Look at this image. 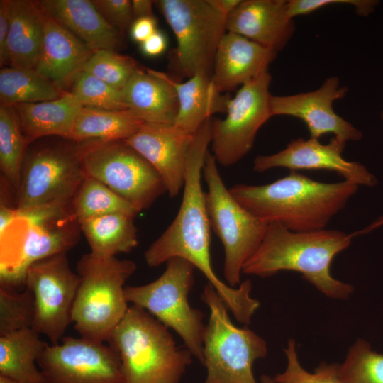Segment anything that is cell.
Segmentation results:
<instances>
[{"label": "cell", "mask_w": 383, "mask_h": 383, "mask_svg": "<svg viewBox=\"0 0 383 383\" xmlns=\"http://www.w3.org/2000/svg\"><path fill=\"white\" fill-rule=\"evenodd\" d=\"M39 333L33 328L0 335V375L23 383H41L37 365L45 348Z\"/></svg>", "instance_id": "cell-27"}, {"label": "cell", "mask_w": 383, "mask_h": 383, "mask_svg": "<svg viewBox=\"0 0 383 383\" xmlns=\"http://www.w3.org/2000/svg\"><path fill=\"white\" fill-rule=\"evenodd\" d=\"M194 134L174 124L143 123L125 141L160 174L167 192L176 197L184 187L188 155Z\"/></svg>", "instance_id": "cell-18"}, {"label": "cell", "mask_w": 383, "mask_h": 383, "mask_svg": "<svg viewBox=\"0 0 383 383\" xmlns=\"http://www.w3.org/2000/svg\"><path fill=\"white\" fill-rule=\"evenodd\" d=\"M195 267L189 261L174 257L166 262L164 272L155 281L126 286L128 302L153 316L181 338L185 348L203 363L204 313L193 308L188 296L194 284Z\"/></svg>", "instance_id": "cell-8"}, {"label": "cell", "mask_w": 383, "mask_h": 383, "mask_svg": "<svg viewBox=\"0 0 383 383\" xmlns=\"http://www.w3.org/2000/svg\"><path fill=\"white\" fill-rule=\"evenodd\" d=\"M134 218L130 215L114 213L80 222L91 252L102 257L130 252L138 243Z\"/></svg>", "instance_id": "cell-29"}, {"label": "cell", "mask_w": 383, "mask_h": 383, "mask_svg": "<svg viewBox=\"0 0 383 383\" xmlns=\"http://www.w3.org/2000/svg\"><path fill=\"white\" fill-rule=\"evenodd\" d=\"M348 91L340 86L337 77H328L315 91L288 96H271L270 111L274 116H289L301 119L306 126L310 138L333 133L345 142L359 140L362 133L338 116L333 109L335 101L343 99Z\"/></svg>", "instance_id": "cell-16"}, {"label": "cell", "mask_w": 383, "mask_h": 383, "mask_svg": "<svg viewBox=\"0 0 383 383\" xmlns=\"http://www.w3.org/2000/svg\"><path fill=\"white\" fill-rule=\"evenodd\" d=\"M346 142L333 137L327 144L318 139L297 138L292 140L282 150L269 155H258L253 162V170L257 172L284 167L291 171L322 170L338 173L344 180L357 185L372 187L377 179L364 165L345 160L342 153Z\"/></svg>", "instance_id": "cell-17"}, {"label": "cell", "mask_w": 383, "mask_h": 383, "mask_svg": "<svg viewBox=\"0 0 383 383\" xmlns=\"http://www.w3.org/2000/svg\"><path fill=\"white\" fill-rule=\"evenodd\" d=\"M145 123L129 110L82 106L74 121L70 140H126Z\"/></svg>", "instance_id": "cell-28"}, {"label": "cell", "mask_w": 383, "mask_h": 383, "mask_svg": "<svg viewBox=\"0 0 383 383\" xmlns=\"http://www.w3.org/2000/svg\"><path fill=\"white\" fill-rule=\"evenodd\" d=\"M378 4L372 0H287V11L290 18L308 15L324 6L345 4L355 7L357 15L366 16L372 12Z\"/></svg>", "instance_id": "cell-38"}, {"label": "cell", "mask_w": 383, "mask_h": 383, "mask_svg": "<svg viewBox=\"0 0 383 383\" xmlns=\"http://www.w3.org/2000/svg\"><path fill=\"white\" fill-rule=\"evenodd\" d=\"M43 40L35 70L59 88L71 84L94 52L42 11Z\"/></svg>", "instance_id": "cell-21"}, {"label": "cell", "mask_w": 383, "mask_h": 383, "mask_svg": "<svg viewBox=\"0 0 383 383\" xmlns=\"http://www.w3.org/2000/svg\"><path fill=\"white\" fill-rule=\"evenodd\" d=\"M34 318V297L29 289L18 292L13 288L1 286L0 335L33 328Z\"/></svg>", "instance_id": "cell-34"}, {"label": "cell", "mask_w": 383, "mask_h": 383, "mask_svg": "<svg viewBox=\"0 0 383 383\" xmlns=\"http://www.w3.org/2000/svg\"><path fill=\"white\" fill-rule=\"evenodd\" d=\"M208 4L218 13L226 18L233 12L242 0H206Z\"/></svg>", "instance_id": "cell-44"}, {"label": "cell", "mask_w": 383, "mask_h": 383, "mask_svg": "<svg viewBox=\"0 0 383 383\" xmlns=\"http://www.w3.org/2000/svg\"><path fill=\"white\" fill-rule=\"evenodd\" d=\"M121 94L128 110L144 122L174 123L179 102L167 74L138 68L121 90Z\"/></svg>", "instance_id": "cell-23"}, {"label": "cell", "mask_w": 383, "mask_h": 383, "mask_svg": "<svg viewBox=\"0 0 383 383\" xmlns=\"http://www.w3.org/2000/svg\"><path fill=\"white\" fill-rule=\"evenodd\" d=\"M201 299L210 311L203 337L204 383H258L252 368L256 360L266 357V341L254 331L233 323L225 303L209 283Z\"/></svg>", "instance_id": "cell-7"}, {"label": "cell", "mask_w": 383, "mask_h": 383, "mask_svg": "<svg viewBox=\"0 0 383 383\" xmlns=\"http://www.w3.org/2000/svg\"><path fill=\"white\" fill-rule=\"evenodd\" d=\"M284 352L287 366L274 377L277 383H345L339 377V363L322 362L313 372L304 369L298 357L295 340H288Z\"/></svg>", "instance_id": "cell-37"}, {"label": "cell", "mask_w": 383, "mask_h": 383, "mask_svg": "<svg viewBox=\"0 0 383 383\" xmlns=\"http://www.w3.org/2000/svg\"><path fill=\"white\" fill-rule=\"evenodd\" d=\"M260 383H277L274 377L267 374H262L260 377Z\"/></svg>", "instance_id": "cell-46"}, {"label": "cell", "mask_w": 383, "mask_h": 383, "mask_svg": "<svg viewBox=\"0 0 383 383\" xmlns=\"http://www.w3.org/2000/svg\"><path fill=\"white\" fill-rule=\"evenodd\" d=\"M87 177L111 189L138 211L147 209L167 189L160 174L123 140L79 143Z\"/></svg>", "instance_id": "cell-11"}, {"label": "cell", "mask_w": 383, "mask_h": 383, "mask_svg": "<svg viewBox=\"0 0 383 383\" xmlns=\"http://www.w3.org/2000/svg\"><path fill=\"white\" fill-rule=\"evenodd\" d=\"M81 227L71 204L18 213L0 234L1 286L24 285L28 267L33 262L67 252L77 243Z\"/></svg>", "instance_id": "cell-5"}, {"label": "cell", "mask_w": 383, "mask_h": 383, "mask_svg": "<svg viewBox=\"0 0 383 383\" xmlns=\"http://www.w3.org/2000/svg\"><path fill=\"white\" fill-rule=\"evenodd\" d=\"M383 225V216L375 221L373 223L370 225L369 226L366 227L365 229L362 231H359L357 232L354 233L355 236L360 234L367 233L373 229L379 227Z\"/></svg>", "instance_id": "cell-45"}, {"label": "cell", "mask_w": 383, "mask_h": 383, "mask_svg": "<svg viewBox=\"0 0 383 383\" xmlns=\"http://www.w3.org/2000/svg\"><path fill=\"white\" fill-rule=\"evenodd\" d=\"M0 383H23L11 378L0 375Z\"/></svg>", "instance_id": "cell-47"}, {"label": "cell", "mask_w": 383, "mask_h": 383, "mask_svg": "<svg viewBox=\"0 0 383 383\" xmlns=\"http://www.w3.org/2000/svg\"><path fill=\"white\" fill-rule=\"evenodd\" d=\"M357 189L348 181L320 182L291 171L270 184H236L229 190L243 208L267 223L308 232L324 229Z\"/></svg>", "instance_id": "cell-2"}, {"label": "cell", "mask_w": 383, "mask_h": 383, "mask_svg": "<svg viewBox=\"0 0 383 383\" xmlns=\"http://www.w3.org/2000/svg\"><path fill=\"white\" fill-rule=\"evenodd\" d=\"M92 1L106 21L120 32L131 27L134 21L131 1L94 0Z\"/></svg>", "instance_id": "cell-39"}, {"label": "cell", "mask_w": 383, "mask_h": 383, "mask_svg": "<svg viewBox=\"0 0 383 383\" xmlns=\"http://www.w3.org/2000/svg\"><path fill=\"white\" fill-rule=\"evenodd\" d=\"M226 29L277 52L294 35L295 23L287 0H242L226 17Z\"/></svg>", "instance_id": "cell-19"}, {"label": "cell", "mask_w": 383, "mask_h": 383, "mask_svg": "<svg viewBox=\"0 0 383 383\" xmlns=\"http://www.w3.org/2000/svg\"><path fill=\"white\" fill-rule=\"evenodd\" d=\"M70 92L83 106L108 110L128 109L121 91L83 71L74 78Z\"/></svg>", "instance_id": "cell-36"}, {"label": "cell", "mask_w": 383, "mask_h": 383, "mask_svg": "<svg viewBox=\"0 0 383 383\" xmlns=\"http://www.w3.org/2000/svg\"><path fill=\"white\" fill-rule=\"evenodd\" d=\"M155 4L177 39L170 58L172 72L179 79L196 74L212 77L216 50L227 32L226 18L206 0H159Z\"/></svg>", "instance_id": "cell-10"}, {"label": "cell", "mask_w": 383, "mask_h": 383, "mask_svg": "<svg viewBox=\"0 0 383 383\" xmlns=\"http://www.w3.org/2000/svg\"><path fill=\"white\" fill-rule=\"evenodd\" d=\"M86 177L79 143L35 148L27 152L24 161L16 197L17 211L70 205Z\"/></svg>", "instance_id": "cell-12"}, {"label": "cell", "mask_w": 383, "mask_h": 383, "mask_svg": "<svg viewBox=\"0 0 383 383\" xmlns=\"http://www.w3.org/2000/svg\"><path fill=\"white\" fill-rule=\"evenodd\" d=\"M11 25V0L0 1V57L3 55Z\"/></svg>", "instance_id": "cell-42"}, {"label": "cell", "mask_w": 383, "mask_h": 383, "mask_svg": "<svg viewBox=\"0 0 383 383\" xmlns=\"http://www.w3.org/2000/svg\"><path fill=\"white\" fill-rule=\"evenodd\" d=\"M108 342L119 355L124 383H179L192 362L168 328L132 304Z\"/></svg>", "instance_id": "cell-4"}, {"label": "cell", "mask_w": 383, "mask_h": 383, "mask_svg": "<svg viewBox=\"0 0 383 383\" xmlns=\"http://www.w3.org/2000/svg\"><path fill=\"white\" fill-rule=\"evenodd\" d=\"M65 92L35 69L4 66L0 70L1 105L52 101Z\"/></svg>", "instance_id": "cell-30"}, {"label": "cell", "mask_w": 383, "mask_h": 383, "mask_svg": "<svg viewBox=\"0 0 383 383\" xmlns=\"http://www.w3.org/2000/svg\"><path fill=\"white\" fill-rule=\"evenodd\" d=\"M155 1L133 0L132 11L134 19L152 16V8Z\"/></svg>", "instance_id": "cell-43"}, {"label": "cell", "mask_w": 383, "mask_h": 383, "mask_svg": "<svg viewBox=\"0 0 383 383\" xmlns=\"http://www.w3.org/2000/svg\"><path fill=\"white\" fill-rule=\"evenodd\" d=\"M37 365L41 383H124L118 354L104 343L63 337L45 344Z\"/></svg>", "instance_id": "cell-15"}, {"label": "cell", "mask_w": 383, "mask_h": 383, "mask_svg": "<svg viewBox=\"0 0 383 383\" xmlns=\"http://www.w3.org/2000/svg\"><path fill=\"white\" fill-rule=\"evenodd\" d=\"M156 27L157 21L154 16L134 19L130 27L131 38L142 43L157 30Z\"/></svg>", "instance_id": "cell-40"}, {"label": "cell", "mask_w": 383, "mask_h": 383, "mask_svg": "<svg viewBox=\"0 0 383 383\" xmlns=\"http://www.w3.org/2000/svg\"><path fill=\"white\" fill-rule=\"evenodd\" d=\"M268 71L241 86L231 98L224 119L212 118L211 153L217 163H238L252 148L257 133L272 117Z\"/></svg>", "instance_id": "cell-13"}, {"label": "cell", "mask_w": 383, "mask_h": 383, "mask_svg": "<svg viewBox=\"0 0 383 383\" xmlns=\"http://www.w3.org/2000/svg\"><path fill=\"white\" fill-rule=\"evenodd\" d=\"M202 175L207 185L205 197L211 228L223 246V276L227 284L235 287L241 283L243 267L260 247L269 223L235 200L225 186L209 150Z\"/></svg>", "instance_id": "cell-9"}, {"label": "cell", "mask_w": 383, "mask_h": 383, "mask_svg": "<svg viewBox=\"0 0 383 383\" xmlns=\"http://www.w3.org/2000/svg\"><path fill=\"white\" fill-rule=\"evenodd\" d=\"M82 106L70 91L55 100L13 106L28 144L46 136L70 140L74 121Z\"/></svg>", "instance_id": "cell-26"}, {"label": "cell", "mask_w": 383, "mask_h": 383, "mask_svg": "<svg viewBox=\"0 0 383 383\" xmlns=\"http://www.w3.org/2000/svg\"><path fill=\"white\" fill-rule=\"evenodd\" d=\"M138 69L131 57L116 51L100 50L91 55L82 71L121 91Z\"/></svg>", "instance_id": "cell-35"}, {"label": "cell", "mask_w": 383, "mask_h": 383, "mask_svg": "<svg viewBox=\"0 0 383 383\" xmlns=\"http://www.w3.org/2000/svg\"><path fill=\"white\" fill-rule=\"evenodd\" d=\"M179 102V111L174 125L194 134L202 124L216 113L227 111L231 97L216 89L212 77L196 74L185 82H179L169 75Z\"/></svg>", "instance_id": "cell-25"}, {"label": "cell", "mask_w": 383, "mask_h": 383, "mask_svg": "<svg viewBox=\"0 0 383 383\" xmlns=\"http://www.w3.org/2000/svg\"><path fill=\"white\" fill-rule=\"evenodd\" d=\"M28 143L13 106H0L1 180L15 193L19 189Z\"/></svg>", "instance_id": "cell-31"}, {"label": "cell", "mask_w": 383, "mask_h": 383, "mask_svg": "<svg viewBox=\"0 0 383 383\" xmlns=\"http://www.w3.org/2000/svg\"><path fill=\"white\" fill-rule=\"evenodd\" d=\"M135 270L133 261L116 257H102L90 252L80 258L72 322L81 337L109 341L129 307L124 284Z\"/></svg>", "instance_id": "cell-6"}, {"label": "cell", "mask_w": 383, "mask_h": 383, "mask_svg": "<svg viewBox=\"0 0 383 383\" xmlns=\"http://www.w3.org/2000/svg\"><path fill=\"white\" fill-rule=\"evenodd\" d=\"M353 237V233L325 228L294 232L277 223H270L260 247L245 262L242 272L265 278L281 271L296 272L326 296L346 299L354 288L334 278L331 265Z\"/></svg>", "instance_id": "cell-3"}, {"label": "cell", "mask_w": 383, "mask_h": 383, "mask_svg": "<svg viewBox=\"0 0 383 383\" xmlns=\"http://www.w3.org/2000/svg\"><path fill=\"white\" fill-rule=\"evenodd\" d=\"M43 40L42 12L37 1L11 0V25L1 65L35 69Z\"/></svg>", "instance_id": "cell-24"}, {"label": "cell", "mask_w": 383, "mask_h": 383, "mask_svg": "<svg viewBox=\"0 0 383 383\" xmlns=\"http://www.w3.org/2000/svg\"><path fill=\"white\" fill-rule=\"evenodd\" d=\"M345 383H383V355L372 350L363 339H357L338 365Z\"/></svg>", "instance_id": "cell-33"}, {"label": "cell", "mask_w": 383, "mask_h": 383, "mask_svg": "<svg viewBox=\"0 0 383 383\" xmlns=\"http://www.w3.org/2000/svg\"><path fill=\"white\" fill-rule=\"evenodd\" d=\"M40 10L81 40L94 52L116 51L121 32L109 23L89 0H40Z\"/></svg>", "instance_id": "cell-22"}, {"label": "cell", "mask_w": 383, "mask_h": 383, "mask_svg": "<svg viewBox=\"0 0 383 383\" xmlns=\"http://www.w3.org/2000/svg\"><path fill=\"white\" fill-rule=\"evenodd\" d=\"M277 53L245 37L227 31L216 50L212 82L221 93L243 86L268 71Z\"/></svg>", "instance_id": "cell-20"}, {"label": "cell", "mask_w": 383, "mask_h": 383, "mask_svg": "<svg viewBox=\"0 0 383 383\" xmlns=\"http://www.w3.org/2000/svg\"><path fill=\"white\" fill-rule=\"evenodd\" d=\"M166 46L167 39L165 35L157 30L140 43L142 52L150 57H155L162 54L165 50Z\"/></svg>", "instance_id": "cell-41"}, {"label": "cell", "mask_w": 383, "mask_h": 383, "mask_svg": "<svg viewBox=\"0 0 383 383\" xmlns=\"http://www.w3.org/2000/svg\"><path fill=\"white\" fill-rule=\"evenodd\" d=\"M80 277L70 267L67 252L38 260L26 271L24 286L33 294V328L52 343L61 341L72 322Z\"/></svg>", "instance_id": "cell-14"}, {"label": "cell", "mask_w": 383, "mask_h": 383, "mask_svg": "<svg viewBox=\"0 0 383 383\" xmlns=\"http://www.w3.org/2000/svg\"><path fill=\"white\" fill-rule=\"evenodd\" d=\"M212 118L194 133L186 165L184 190L178 213L167 228L146 250L144 259L151 267L174 257L189 261L216 289L234 318H241L251 310L252 285L243 281L232 287L216 274L211 264V226L201 177L211 140Z\"/></svg>", "instance_id": "cell-1"}, {"label": "cell", "mask_w": 383, "mask_h": 383, "mask_svg": "<svg viewBox=\"0 0 383 383\" xmlns=\"http://www.w3.org/2000/svg\"><path fill=\"white\" fill-rule=\"evenodd\" d=\"M71 206L80 222L94 217L119 213L135 217L140 212L101 182L87 177L75 194Z\"/></svg>", "instance_id": "cell-32"}]
</instances>
